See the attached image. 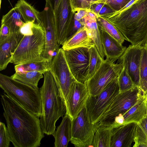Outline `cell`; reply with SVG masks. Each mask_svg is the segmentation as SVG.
Here are the masks:
<instances>
[{"label": "cell", "instance_id": "cell-29", "mask_svg": "<svg viewBox=\"0 0 147 147\" xmlns=\"http://www.w3.org/2000/svg\"><path fill=\"white\" fill-rule=\"evenodd\" d=\"M99 27L122 44L125 40L124 38L118 28L105 18L96 16Z\"/></svg>", "mask_w": 147, "mask_h": 147}, {"label": "cell", "instance_id": "cell-11", "mask_svg": "<svg viewBox=\"0 0 147 147\" xmlns=\"http://www.w3.org/2000/svg\"><path fill=\"white\" fill-rule=\"evenodd\" d=\"M54 14L57 41L62 45L68 38L74 24L70 0H61Z\"/></svg>", "mask_w": 147, "mask_h": 147}, {"label": "cell", "instance_id": "cell-40", "mask_svg": "<svg viewBox=\"0 0 147 147\" xmlns=\"http://www.w3.org/2000/svg\"><path fill=\"white\" fill-rule=\"evenodd\" d=\"M114 12H115L114 10L105 3L100 11L97 16H102L106 14Z\"/></svg>", "mask_w": 147, "mask_h": 147}, {"label": "cell", "instance_id": "cell-43", "mask_svg": "<svg viewBox=\"0 0 147 147\" xmlns=\"http://www.w3.org/2000/svg\"><path fill=\"white\" fill-rule=\"evenodd\" d=\"M146 105H147V99H146Z\"/></svg>", "mask_w": 147, "mask_h": 147}, {"label": "cell", "instance_id": "cell-10", "mask_svg": "<svg viewBox=\"0 0 147 147\" xmlns=\"http://www.w3.org/2000/svg\"><path fill=\"white\" fill-rule=\"evenodd\" d=\"M50 70L57 80L61 96L66 100L74 83L77 81L69 66L64 51L59 48L51 61Z\"/></svg>", "mask_w": 147, "mask_h": 147}, {"label": "cell", "instance_id": "cell-31", "mask_svg": "<svg viewBox=\"0 0 147 147\" xmlns=\"http://www.w3.org/2000/svg\"><path fill=\"white\" fill-rule=\"evenodd\" d=\"M117 79L119 93L130 90L137 86L123 67L118 76Z\"/></svg>", "mask_w": 147, "mask_h": 147}, {"label": "cell", "instance_id": "cell-24", "mask_svg": "<svg viewBox=\"0 0 147 147\" xmlns=\"http://www.w3.org/2000/svg\"><path fill=\"white\" fill-rule=\"evenodd\" d=\"M113 129L111 125L100 126L94 134L92 147H111Z\"/></svg>", "mask_w": 147, "mask_h": 147}, {"label": "cell", "instance_id": "cell-1", "mask_svg": "<svg viewBox=\"0 0 147 147\" xmlns=\"http://www.w3.org/2000/svg\"><path fill=\"white\" fill-rule=\"evenodd\" d=\"M1 103L11 142L15 147H38L44 137L39 117L26 110L6 94Z\"/></svg>", "mask_w": 147, "mask_h": 147}, {"label": "cell", "instance_id": "cell-16", "mask_svg": "<svg viewBox=\"0 0 147 147\" xmlns=\"http://www.w3.org/2000/svg\"><path fill=\"white\" fill-rule=\"evenodd\" d=\"M137 124L130 123L114 128L111 147H131Z\"/></svg>", "mask_w": 147, "mask_h": 147}, {"label": "cell", "instance_id": "cell-18", "mask_svg": "<svg viewBox=\"0 0 147 147\" xmlns=\"http://www.w3.org/2000/svg\"><path fill=\"white\" fill-rule=\"evenodd\" d=\"M100 28L101 42L106 59L115 62L122 55L127 47Z\"/></svg>", "mask_w": 147, "mask_h": 147}, {"label": "cell", "instance_id": "cell-12", "mask_svg": "<svg viewBox=\"0 0 147 147\" xmlns=\"http://www.w3.org/2000/svg\"><path fill=\"white\" fill-rule=\"evenodd\" d=\"M39 15L45 36V47L42 60L51 61L59 45L56 38L54 14L49 4L46 3L44 9L39 12Z\"/></svg>", "mask_w": 147, "mask_h": 147}, {"label": "cell", "instance_id": "cell-20", "mask_svg": "<svg viewBox=\"0 0 147 147\" xmlns=\"http://www.w3.org/2000/svg\"><path fill=\"white\" fill-rule=\"evenodd\" d=\"M62 45L61 48L64 51L78 48L89 49L95 46L84 26L79 29L71 37L67 40Z\"/></svg>", "mask_w": 147, "mask_h": 147}, {"label": "cell", "instance_id": "cell-14", "mask_svg": "<svg viewBox=\"0 0 147 147\" xmlns=\"http://www.w3.org/2000/svg\"><path fill=\"white\" fill-rule=\"evenodd\" d=\"M89 96L85 83L78 81L74 83L65 101L66 108L65 114L69 117L71 121L86 107Z\"/></svg>", "mask_w": 147, "mask_h": 147}, {"label": "cell", "instance_id": "cell-15", "mask_svg": "<svg viewBox=\"0 0 147 147\" xmlns=\"http://www.w3.org/2000/svg\"><path fill=\"white\" fill-rule=\"evenodd\" d=\"M143 46L129 45L118 59L125 69L135 85L138 86L140 80V69Z\"/></svg>", "mask_w": 147, "mask_h": 147}, {"label": "cell", "instance_id": "cell-28", "mask_svg": "<svg viewBox=\"0 0 147 147\" xmlns=\"http://www.w3.org/2000/svg\"><path fill=\"white\" fill-rule=\"evenodd\" d=\"M138 87L142 94L147 96V45L143 46Z\"/></svg>", "mask_w": 147, "mask_h": 147}, {"label": "cell", "instance_id": "cell-33", "mask_svg": "<svg viewBox=\"0 0 147 147\" xmlns=\"http://www.w3.org/2000/svg\"><path fill=\"white\" fill-rule=\"evenodd\" d=\"M105 0H70L72 11L83 9L90 10L91 5L93 4L104 1Z\"/></svg>", "mask_w": 147, "mask_h": 147}, {"label": "cell", "instance_id": "cell-27", "mask_svg": "<svg viewBox=\"0 0 147 147\" xmlns=\"http://www.w3.org/2000/svg\"><path fill=\"white\" fill-rule=\"evenodd\" d=\"M51 61H41L15 65V72L22 73L27 72L37 71L43 73L50 70Z\"/></svg>", "mask_w": 147, "mask_h": 147}, {"label": "cell", "instance_id": "cell-37", "mask_svg": "<svg viewBox=\"0 0 147 147\" xmlns=\"http://www.w3.org/2000/svg\"><path fill=\"white\" fill-rule=\"evenodd\" d=\"M11 34L8 27L4 24H1L0 32V44L6 40Z\"/></svg>", "mask_w": 147, "mask_h": 147}, {"label": "cell", "instance_id": "cell-32", "mask_svg": "<svg viewBox=\"0 0 147 147\" xmlns=\"http://www.w3.org/2000/svg\"><path fill=\"white\" fill-rule=\"evenodd\" d=\"M134 147H147V134L139 123L136 129Z\"/></svg>", "mask_w": 147, "mask_h": 147}, {"label": "cell", "instance_id": "cell-34", "mask_svg": "<svg viewBox=\"0 0 147 147\" xmlns=\"http://www.w3.org/2000/svg\"><path fill=\"white\" fill-rule=\"evenodd\" d=\"M11 142L7 127L0 122V147H9Z\"/></svg>", "mask_w": 147, "mask_h": 147}, {"label": "cell", "instance_id": "cell-35", "mask_svg": "<svg viewBox=\"0 0 147 147\" xmlns=\"http://www.w3.org/2000/svg\"><path fill=\"white\" fill-rule=\"evenodd\" d=\"M131 0H105V3L115 12L123 8Z\"/></svg>", "mask_w": 147, "mask_h": 147}, {"label": "cell", "instance_id": "cell-13", "mask_svg": "<svg viewBox=\"0 0 147 147\" xmlns=\"http://www.w3.org/2000/svg\"><path fill=\"white\" fill-rule=\"evenodd\" d=\"M64 52L73 76L77 81L85 83L87 80L89 69V49L78 48Z\"/></svg>", "mask_w": 147, "mask_h": 147}, {"label": "cell", "instance_id": "cell-21", "mask_svg": "<svg viewBox=\"0 0 147 147\" xmlns=\"http://www.w3.org/2000/svg\"><path fill=\"white\" fill-rule=\"evenodd\" d=\"M147 96H142L134 106L121 113L123 119V125L132 122L139 123L147 116Z\"/></svg>", "mask_w": 147, "mask_h": 147}, {"label": "cell", "instance_id": "cell-42", "mask_svg": "<svg viewBox=\"0 0 147 147\" xmlns=\"http://www.w3.org/2000/svg\"><path fill=\"white\" fill-rule=\"evenodd\" d=\"M139 123L147 134V116L143 119Z\"/></svg>", "mask_w": 147, "mask_h": 147}, {"label": "cell", "instance_id": "cell-8", "mask_svg": "<svg viewBox=\"0 0 147 147\" xmlns=\"http://www.w3.org/2000/svg\"><path fill=\"white\" fill-rule=\"evenodd\" d=\"M143 96L137 86L119 93L100 119L98 122L100 126L111 124L117 116L127 111Z\"/></svg>", "mask_w": 147, "mask_h": 147}, {"label": "cell", "instance_id": "cell-41", "mask_svg": "<svg viewBox=\"0 0 147 147\" xmlns=\"http://www.w3.org/2000/svg\"><path fill=\"white\" fill-rule=\"evenodd\" d=\"M61 0H46L49 4L54 14L55 13Z\"/></svg>", "mask_w": 147, "mask_h": 147}, {"label": "cell", "instance_id": "cell-30", "mask_svg": "<svg viewBox=\"0 0 147 147\" xmlns=\"http://www.w3.org/2000/svg\"><path fill=\"white\" fill-rule=\"evenodd\" d=\"M89 49V61L87 80L98 70L104 60L100 55L95 46Z\"/></svg>", "mask_w": 147, "mask_h": 147}, {"label": "cell", "instance_id": "cell-3", "mask_svg": "<svg viewBox=\"0 0 147 147\" xmlns=\"http://www.w3.org/2000/svg\"><path fill=\"white\" fill-rule=\"evenodd\" d=\"M43 75V83L40 88L42 105L40 123L44 134L53 135L56 122L65 114L66 106L53 73L50 70Z\"/></svg>", "mask_w": 147, "mask_h": 147}, {"label": "cell", "instance_id": "cell-9", "mask_svg": "<svg viewBox=\"0 0 147 147\" xmlns=\"http://www.w3.org/2000/svg\"><path fill=\"white\" fill-rule=\"evenodd\" d=\"M123 68L121 63H115L109 60L104 59L99 68L85 83L90 96H95L101 92L118 77Z\"/></svg>", "mask_w": 147, "mask_h": 147}, {"label": "cell", "instance_id": "cell-17", "mask_svg": "<svg viewBox=\"0 0 147 147\" xmlns=\"http://www.w3.org/2000/svg\"><path fill=\"white\" fill-rule=\"evenodd\" d=\"M23 35L19 31L11 34L0 44V70L5 69L10 63L12 56Z\"/></svg>", "mask_w": 147, "mask_h": 147}, {"label": "cell", "instance_id": "cell-23", "mask_svg": "<svg viewBox=\"0 0 147 147\" xmlns=\"http://www.w3.org/2000/svg\"><path fill=\"white\" fill-rule=\"evenodd\" d=\"M25 23L19 9L16 7L3 16L1 20V24H4L8 27L11 34L19 31Z\"/></svg>", "mask_w": 147, "mask_h": 147}, {"label": "cell", "instance_id": "cell-36", "mask_svg": "<svg viewBox=\"0 0 147 147\" xmlns=\"http://www.w3.org/2000/svg\"><path fill=\"white\" fill-rule=\"evenodd\" d=\"M34 23L32 22H26L20 28L19 30L23 36L32 34L33 32V28Z\"/></svg>", "mask_w": 147, "mask_h": 147}, {"label": "cell", "instance_id": "cell-26", "mask_svg": "<svg viewBox=\"0 0 147 147\" xmlns=\"http://www.w3.org/2000/svg\"><path fill=\"white\" fill-rule=\"evenodd\" d=\"M11 77L13 79L35 89L39 88L38 86V82L43 77V73L37 71L22 73L15 72Z\"/></svg>", "mask_w": 147, "mask_h": 147}, {"label": "cell", "instance_id": "cell-39", "mask_svg": "<svg viewBox=\"0 0 147 147\" xmlns=\"http://www.w3.org/2000/svg\"><path fill=\"white\" fill-rule=\"evenodd\" d=\"M105 0L104 1L95 3L92 5L90 7V10L97 16L102 8L105 4Z\"/></svg>", "mask_w": 147, "mask_h": 147}, {"label": "cell", "instance_id": "cell-19", "mask_svg": "<svg viewBox=\"0 0 147 147\" xmlns=\"http://www.w3.org/2000/svg\"><path fill=\"white\" fill-rule=\"evenodd\" d=\"M82 20L89 36L93 41L100 55L104 59L105 55L101 42L100 29L96 16L89 10L87 15Z\"/></svg>", "mask_w": 147, "mask_h": 147}, {"label": "cell", "instance_id": "cell-22", "mask_svg": "<svg viewBox=\"0 0 147 147\" xmlns=\"http://www.w3.org/2000/svg\"><path fill=\"white\" fill-rule=\"evenodd\" d=\"M71 123L70 118L65 114L60 124L53 135L55 139V147H67L71 138Z\"/></svg>", "mask_w": 147, "mask_h": 147}, {"label": "cell", "instance_id": "cell-38", "mask_svg": "<svg viewBox=\"0 0 147 147\" xmlns=\"http://www.w3.org/2000/svg\"><path fill=\"white\" fill-rule=\"evenodd\" d=\"M89 10L83 9H79L73 11L74 13V19L79 21L83 19L87 14Z\"/></svg>", "mask_w": 147, "mask_h": 147}, {"label": "cell", "instance_id": "cell-25", "mask_svg": "<svg viewBox=\"0 0 147 147\" xmlns=\"http://www.w3.org/2000/svg\"><path fill=\"white\" fill-rule=\"evenodd\" d=\"M15 7L18 9L26 22H32L41 26L39 12L25 0H18Z\"/></svg>", "mask_w": 147, "mask_h": 147}, {"label": "cell", "instance_id": "cell-6", "mask_svg": "<svg viewBox=\"0 0 147 147\" xmlns=\"http://www.w3.org/2000/svg\"><path fill=\"white\" fill-rule=\"evenodd\" d=\"M100 126L91 121L85 107L71 121L70 142L76 147H92L95 133Z\"/></svg>", "mask_w": 147, "mask_h": 147}, {"label": "cell", "instance_id": "cell-2", "mask_svg": "<svg viewBox=\"0 0 147 147\" xmlns=\"http://www.w3.org/2000/svg\"><path fill=\"white\" fill-rule=\"evenodd\" d=\"M101 17L114 25L131 45H147V0H136L123 10Z\"/></svg>", "mask_w": 147, "mask_h": 147}, {"label": "cell", "instance_id": "cell-5", "mask_svg": "<svg viewBox=\"0 0 147 147\" xmlns=\"http://www.w3.org/2000/svg\"><path fill=\"white\" fill-rule=\"evenodd\" d=\"M45 47L44 29L34 23L33 33L23 36L12 55L10 63L16 65L43 61Z\"/></svg>", "mask_w": 147, "mask_h": 147}, {"label": "cell", "instance_id": "cell-4", "mask_svg": "<svg viewBox=\"0 0 147 147\" xmlns=\"http://www.w3.org/2000/svg\"><path fill=\"white\" fill-rule=\"evenodd\" d=\"M0 87L6 94L22 107L40 117L42 105L40 88L35 89L2 74Z\"/></svg>", "mask_w": 147, "mask_h": 147}, {"label": "cell", "instance_id": "cell-7", "mask_svg": "<svg viewBox=\"0 0 147 147\" xmlns=\"http://www.w3.org/2000/svg\"><path fill=\"white\" fill-rule=\"evenodd\" d=\"M119 93L117 77L111 81L98 95L90 96L86 107L91 122H98L105 112Z\"/></svg>", "mask_w": 147, "mask_h": 147}]
</instances>
